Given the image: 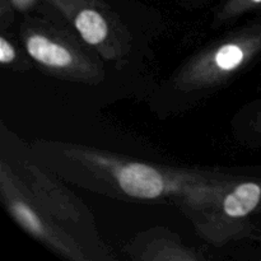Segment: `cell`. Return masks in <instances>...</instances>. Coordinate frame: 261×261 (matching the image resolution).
<instances>
[{"label": "cell", "instance_id": "3", "mask_svg": "<svg viewBox=\"0 0 261 261\" xmlns=\"http://www.w3.org/2000/svg\"><path fill=\"white\" fill-rule=\"evenodd\" d=\"M17 33L33 64L48 75L87 86L106 78V61L64 23L25 14Z\"/></svg>", "mask_w": 261, "mask_h": 261}, {"label": "cell", "instance_id": "8", "mask_svg": "<svg viewBox=\"0 0 261 261\" xmlns=\"http://www.w3.org/2000/svg\"><path fill=\"white\" fill-rule=\"evenodd\" d=\"M125 254L143 261H198L203 259L198 251L181 241L168 229H149L135 236L125 246Z\"/></svg>", "mask_w": 261, "mask_h": 261}, {"label": "cell", "instance_id": "6", "mask_svg": "<svg viewBox=\"0 0 261 261\" xmlns=\"http://www.w3.org/2000/svg\"><path fill=\"white\" fill-rule=\"evenodd\" d=\"M20 176L37 203L86 247L92 260L115 259L99 237L92 211L64 184L63 178L33 161H23Z\"/></svg>", "mask_w": 261, "mask_h": 261}, {"label": "cell", "instance_id": "11", "mask_svg": "<svg viewBox=\"0 0 261 261\" xmlns=\"http://www.w3.org/2000/svg\"><path fill=\"white\" fill-rule=\"evenodd\" d=\"M4 2H7L17 13L28 14L31 10L35 9L38 0H4Z\"/></svg>", "mask_w": 261, "mask_h": 261}, {"label": "cell", "instance_id": "1", "mask_svg": "<svg viewBox=\"0 0 261 261\" xmlns=\"http://www.w3.org/2000/svg\"><path fill=\"white\" fill-rule=\"evenodd\" d=\"M31 152L59 177L89 191L125 201L172 203L178 208L206 200L240 177L228 171L165 167L55 140H38Z\"/></svg>", "mask_w": 261, "mask_h": 261}, {"label": "cell", "instance_id": "7", "mask_svg": "<svg viewBox=\"0 0 261 261\" xmlns=\"http://www.w3.org/2000/svg\"><path fill=\"white\" fill-rule=\"evenodd\" d=\"M0 198L15 223L48 250L71 261L92 260L86 247L37 203L22 176L5 160L0 162Z\"/></svg>", "mask_w": 261, "mask_h": 261}, {"label": "cell", "instance_id": "10", "mask_svg": "<svg viewBox=\"0 0 261 261\" xmlns=\"http://www.w3.org/2000/svg\"><path fill=\"white\" fill-rule=\"evenodd\" d=\"M257 5H261V0H223V3H221L213 13L212 28L219 30L222 27H231L241 15L250 12Z\"/></svg>", "mask_w": 261, "mask_h": 261}, {"label": "cell", "instance_id": "4", "mask_svg": "<svg viewBox=\"0 0 261 261\" xmlns=\"http://www.w3.org/2000/svg\"><path fill=\"white\" fill-rule=\"evenodd\" d=\"M261 208V182L241 177L206 200L182 206L200 239L216 247L246 239L252 232V217Z\"/></svg>", "mask_w": 261, "mask_h": 261}, {"label": "cell", "instance_id": "5", "mask_svg": "<svg viewBox=\"0 0 261 261\" xmlns=\"http://www.w3.org/2000/svg\"><path fill=\"white\" fill-rule=\"evenodd\" d=\"M41 13L68 25L106 63L129 61L133 36L105 0H43Z\"/></svg>", "mask_w": 261, "mask_h": 261}, {"label": "cell", "instance_id": "9", "mask_svg": "<svg viewBox=\"0 0 261 261\" xmlns=\"http://www.w3.org/2000/svg\"><path fill=\"white\" fill-rule=\"evenodd\" d=\"M0 64L4 69L17 73L31 70L35 65L22 43H18L8 30H2L0 33Z\"/></svg>", "mask_w": 261, "mask_h": 261}, {"label": "cell", "instance_id": "2", "mask_svg": "<svg viewBox=\"0 0 261 261\" xmlns=\"http://www.w3.org/2000/svg\"><path fill=\"white\" fill-rule=\"evenodd\" d=\"M261 51V24L231 28L181 64L152 96L154 107L165 112L193 109L226 88Z\"/></svg>", "mask_w": 261, "mask_h": 261}, {"label": "cell", "instance_id": "12", "mask_svg": "<svg viewBox=\"0 0 261 261\" xmlns=\"http://www.w3.org/2000/svg\"><path fill=\"white\" fill-rule=\"evenodd\" d=\"M181 2H182V3H186V2H189V0H181Z\"/></svg>", "mask_w": 261, "mask_h": 261}]
</instances>
